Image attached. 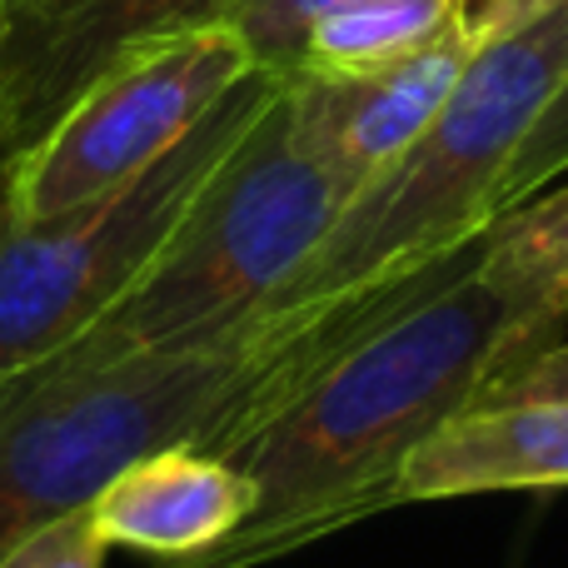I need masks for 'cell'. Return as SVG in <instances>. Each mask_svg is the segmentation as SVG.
Listing matches in <instances>:
<instances>
[{"label":"cell","instance_id":"4","mask_svg":"<svg viewBox=\"0 0 568 568\" xmlns=\"http://www.w3.org/2000/svg\"><path fill=\"white\" fill-rule=\"evenodd\" d=\"M364 180L324 165L290 135L284 85L225 160L165 255L100 314L70 349L75 364H105L145 349L195 344L280 304Z\"/></svg>","mask_w":568,"mask_h":568},{"label":"cell","instance_id":"15","mask_svg":"<svg viewBox=\"0 0 568 568\" xmlns=\"http://www.w3.org/2000/svg\"><path fill=\"white\" fill-rule=\"evenodd\" d=\"M105 554L110 544L100 539L90 514L75 509L30 529L26 539H16L0 554V568H105Z\"/></svg>","mask_w":568,"mask_h":568},{"label":"cell","instance_id":"6","mask_svg":"<svg viewBox=\"0 0 568 568\" xmlns=\"http://www.w3.org/2000/svg\"><path fill=\"white\" fill-rule=\"evenodd\" d=\"M250 70L255 55L230 26L190 30L120 60L10 170V225H36L125 185L180 145Z\"/></svg>","mask_w":568,"mask_h":568},{"label":"cell","instance_id":"10","mask_svg":"<svg viewBox=\"0 0 568 568\" xmlns=\"http://www.w3.org/2000/svg\"><path fill=\"white\" fill-rule=\"evenodd\" d=\"M568 489V404H474L404 459L394 499Z\"/></svg>","mask_w":568,"mask_h":568},{"label":"cell","instance_id":"2","mask_svg":"<svg viewBox=\"0 0 568 568\" xmlns=\"http://www.w3.org/2000/svg\"><path fill=\"white\" fill-rule=\"evenodd\" d=\"M564 304L499 290L479 265L359 339L230 464L255 484L250 524L175 568H255L394 509L399 469L434 429L474 409L499 374L559 344Z\"/></svg>","mask_w":568,"mask_h":568},{"label":"cell","instance_id":"12","mask_svg":"<svg viewBox=\"0 0 568 568\" xmlns=\"http://www.w3.org/2000/svg\"><path fill=\"white\" fill-rule=\"evenodd\" d=\"M479 275L519 300L568 310V190L494 220Z\"/></svg>","mask_w":568,"mask_h":568},{"label":"cell","instance_id":"5","mask_svg":"<svg viewBox=\"0 0 568 568\" xmlns=\"http://www.w3.org/2000/svg\"><path fill=\"white\" fill-rule=\"evenodd\" d=\"M284 70L255 65L180 145L125 185L36 225L0 230V384L30 374L110 314L165 255L210 180L280 95Z\"/></svg>","mask_w":568,"mask_h":568},{"label":"cell","instance_id":"16","mask_svg":"<svg viewBox=\"0 0 568 568\" xmlns=\"http://www.w3.org/2000/svg\"><path fill=\"white\" fill-rule=\"evenodd\" d=\"M479 404H568V339L499 374Z\"/></svg>","mask_w":568,"mask_h":568},{"label":"cell","instance_id":"17","mask_svg":"<svg viewBox=\"0 0 568 568\" xmlns=\"http://www.w3.org/2000/svg\"><path fill=\"white\" fill-rule=\"evenodd\" d=\"M559 6H568V0H474V16H469L474 45H494V40L554 16Z\"/></svg>","mask_w":568,"mask_h":568},{"label":"cell","instance_id":"3","mask_svg":"<svg viewBox=\"0 0 568 568\" xmlns=\"http://www.w3.org/2000/svg\"><path fill=\"white\" fill-rule=\"evenodd\" d=\"M564 75L568 6L474 50L444 110L409 150L354 190L334 230L284 284L280 304L344 300L379 280L444 265L489 235L519 145L539 125Z\"/></svg>","mask_w":568,"mask_h":568},{"label":"cell","instance_id":"9","mask_svg":"<svg viewBox=\"0 0 568 568\" xmlns=\"http://www.w3.org/2000/svg\"><path fill=\"white\" fill-rule=\"evenodd\" d=\"M85 514L110 549L125 544L160 559H200L250 524L255 484L220 454L180 444L130 464L90 499Z\"/></svg>","mask_w":568,"mask_h":568},{"label":"cell","instance_id":"7","mask_svg":"<svg viewBox=\"0 0 568 568\" xmlns=\"http://www.w3.org/2000/svg\"><path fill=\"white\" fill-rule=\"evenodd\" d=\"M240 0H0V170H16L120 60L225 26Z\"/></svg>","mask_w":568,"mask_h":568},{"label":"cell","instance_id":"11","mask_svg":"<svg viewBox=\"0 0 568 568\" xmlns=\"http://www.w3.org/2000/svg\"><path fill=\"white\" fill-rule=\"evenodd\" d=\"M474 0H339L320 10L290 70H379L469 30Z\"/></svg>","mask_w":568,"mask_h":568},{"label":"cell","instance_id":"13","mask_svg":"<svg viewBox=\"0 0 568 568\" xmlns=\"http://www.w3.org/2000/svg\"><path fill=\"white\" fill-rule=\"evenodd\" d=\"M564 170H568V75H564V85L554 90L549 105H544L529 140L519 145V160H514L509 180H504V190H499V215L524 210L539 190H549Z\"/></svg>","mask_w":568,"mask_h":568},{"label":"cell","instance_id":"1","mask_svg":"<svg viewBox=\"0 0 568 568\" xmlns=\"http://www.w3.org/2000/svg\"><path fill=\"white\" fill-rule=\"evenodd\" d=\"M489 235L344 300L270 304L195 344L105 364L55 354L0 384V554L60 514L90 509L110 479L160 449L190 444L230 459L359 339L469 275Z\"/></svg>","mask_w":568,"mask_h":568},{"label":"cell","instance_id":"14","mask_svg":"<svg viewBox=\"0 0 568 568\" xmlns=\"http://www.w3.org/2000/svg\"><path fill=\"white\" fill-rule=\"evenodd\" d=\"M329 6H339V0H240L225 26L245 40L255 65L290 70L300 60V40L310 30V20Z\"/></svg>","mask_w":568,"mask_h":568},{"label":"cell","instance_id":"8","mask_svg":"<svg viewBox=\"0 0 568 568\" xmlns=\"http://www.w3.org/2000/svg\"><path fill=\"white\" fill-rule=\"evenodd\" d=\"M474 30L379 70H284L290 135L324 165L369 180L424 135L474 60Z\"/></svg>","mask_w":568,"mask_h":568}]
</instances>
